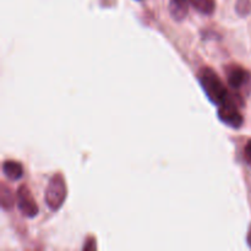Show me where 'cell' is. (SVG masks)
Masks as SVG:
<instances>
[{"label":"cell","mask_w":251,"mask_h":251,"mask_svg":"<svg viewBox=\"0 0 251 251\" xmlns=\"http://www.w3.org/2000/svg\"><path fill=\"white\" fill-rule=\"evenodd\" d=\"M198 80L208 100L217 107L230 102V100H235L243 107L245 105V98L232 92L230 88L225 85V82L217 75V73L210 66H202L199 70Z\"/></svg>","instance_id":"1"},{"label":"cell","mask_w":251,"mask_h":251,"mask_svg":"<svg viewBox=\"0 0 251 251\" xmlns=\"http://www.w3.org/2000/svg\"><path fill=\"white\" fill-rule=\"evenodd\" d=\"M228 87L232 92L245 98L251 93V73L239 64H228L225 68Z\"/></svg>","instance_id":"2"},{"label":"cell","mask_w":251,"mask_h":251,"mask_svg":"<svg viewBox=\"0 0 251 251\" xmlns=\"http://www.w3.org/2000/svg\"><path fill=\"white\" fill-rule=\"evenodd\" d=\"M66 196H68V188H66L65 178L63 173L58 172L49 179L48 185L46 188V194H44L46 205L48 206L49 210L55 212L60 210L61 206L64 205Z\"/></svg>","instance_id":"3"},{"label":"cell","mask_w":251,"mask_h":251,"mask_svg":"<svg viewBox=\"0 0 251 251\" xmlns=\"http://www.w3.org/2000/svg\"><path fill=\"white\" fill-rule=\"evenodd\" d=\"M239 103L235 100H230V102L225 103L217 107V115L218 119L227 126L233 127V129H240L244 124V117H243Z\"/></svg>","instance_id":"4"},{"label":"cell","mask_w":251,"mask_h":251,"mask_svg":"<svg viewBox=\"0 0 251 251\" xmlns=\"http://www.w3.org/2000/svg\"><path fill=\"white\" fill-rule=\"evenodd\" d=\"M17 207L22 216L27 218H34L39 212V207L36 202V199L32 195L28 186L22 184L19 186L16 193Z\"/></svg>","instance_id":"5"},{"label":"cell","mask_w":251,"mask_h":251,"mask_svg":"<svg viewBox=\"0 0 251 251\" xmlns=\"http://www.w3.org/2000/svg\"><path fill=\"white\" fill-rule=\"evenodd\" d=\"M2 173L10 181H17L24 176V166L15 159H6L2 162Z\"/></svg>","instance_id":"6"},{"label":"cell","mask_w":251,"mask_h":251,"mask_svg":"<svg viewBox=\"0 0 251 251\" xmlns=\"http://www.w3.org/2000/svg\"><path fill=\"white\" fill-rule=\"evenodd\" d=\"M190 0H169V14L174 21H183L189 14Z\"/></svg>","instance_id":"7"},{"label":"cell","mask_w":251,"mask_h":251,"mask_svg":"<svg viewBox=\"0 0 251 251\" xmlns=\"http://www.w3.org/2000/svg\"><path fill=\"white\" fill-rule=\"evenodd\" d=\"M16 198H15L12 189L5 183H1V190H0V205L4 211H11L16 203Z\"/></svg>","instance_id":"8"},{"label":"cell","mask_w":251,"mask_h":251,"mask_svg":"<svg viewBox=\"0 0 251 251\" xmlns=\"http://www.w3.org/2000/svg\"><path fill=\"white\" fill-rule=\"evenodd\" d=\"M190 4L199 14L210 16L216 10L215 0H190Z\"/></svg>","instance_id":"9"},{"label":"cell","mask_w":251,"mask_h":251,"mask_svg":"<svg viewBox=\"0 0 251 251\" xmlns=\"http://www.w3.org/2000/svg\"><path fill=\"white\" fill-rule=\"evenodd\" d=\"M235 11L240 17H247L251 14V0H237Z\"/></svg>","instance_id":"10"},{"label":"cell","mask_w":251,"mask_h":251,"mask_svg":"<svg viewBox=\"0 0 251 251\" xmlns=\"http://www.w3.org/2000/svg\"><path fill=\"white\" fill-rule=\"evenodd\" d=\"M244 158L248 166L251 167V139L245 144L244 146Z\"/></svg>","instance_id":"11"},{"label":"cell","mask_w":251,"mask_h":251,"mask_svg":"<svg viewBox=\"0 0 251 251\" xmlns=\"http://www.w3.org/2000/svg\"><path fill=\"white\" fill-rule=\"evenodd\" d=\"M82 249L83 250H96V249H97V245H96L95 238H93V237L87 238Z\"/></svg>","instance_id":"12"},{"label":"cell","mask_w":251,"mask_h":251,"mask_svg":"<svg viewBox=\"0 0 251 251\" xmlns=\"http://www.w3.org/2000/svg\"><path fill=\"white\" fill-rule=\"evenodd\" d=\"M247 240H248V245L251 248V227L249 229V233H248V237H247Z\"/></svg>","instance_id":"13"}]
</instances>
